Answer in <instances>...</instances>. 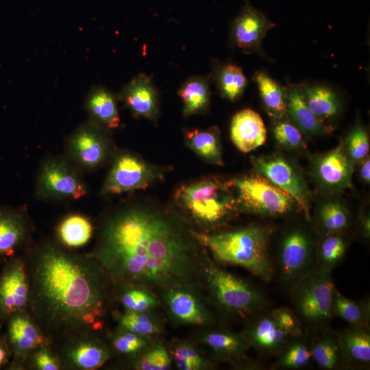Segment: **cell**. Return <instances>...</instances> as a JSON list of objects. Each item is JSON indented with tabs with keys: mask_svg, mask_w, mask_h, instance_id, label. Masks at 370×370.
I'll return each mask as SVG.
<instances>
[{
	"mask_svg": "<svg viewBox=\"0 0 370 370\" xmlns=\"http://www.w3.org/2000/svg\"><path fill=\"white\" fill-rule=\"evenodd\" d=\"M180 216L132 207L102 223L91 253L116 288L137 286L152 291L171 286L200 288L208 256Z\"/></svg>",
	"mask_w": 370,
	"mask_h": 370,
	"instance_id": "1",
	"label": "cell"
},
{
	"mask_svg": "<svg viewBox=\"0 0 370 370\" xmlns=\"http://www.w3.org/2000/svg\"><path fill=\"white\" fill-rule=\"evenodd\" d=\"M23 255L30 283L27 310L54 346L77 334L102 332L116 300L95 258L47 241L27 245Z\"/></svg>",
	"mask_w": 370,
	"mask_h": 370,
	"instance_id": "2",
	"label": "cell"
},
{
	"mask_svg": "<svg viewBox=\"0 0 370 370\" xmlns=\"http://www.w3.org/2000/svg\"><path fill=\"white\" fill-rule=\"evenodd\" d=\"M271 232L269 228L259 225L214 233L194 230L217 262L243 267L266 282L275 274L269 247Z\"/></svg>",
	"mask_w": 370,
	"mask_h": 370,
	"instance_id": "3",
	"label": "cell"
},
{
	"mask_svg": "<svg viewBox=\"0 0 370 370\" xmlns=\"http://www.w3.org/2000/svg\"><path fill=\"white\" fill-rule=\"evenodd\" d=\"M175 199L192 222L203 232L218 228L240 209L232 182L209 177L182 186Z\"/></svg>",
	"mask_w": 370,
	"mask_h": 370,
	"instance_id": "4",
	"label": "cell"
},
{
	"mask_svg": "<svg viewBox=\"0 0 370 370\" xmlns=\"http://www.w3.org/2000/svg\"><path fill=\"white\" fill-rule=\"evenodd\" d=\"M203 284L217 305L228 314L249 318L266 305L260 290L220 268L209 256L203 268Z\"/></svg>",
	"mask_w": 370,
	"mask_h": 370,
	"instance_id": "5",
	"label": "cell"
},
{
	"mask_svg": "<svg viewBox=\"0 0 370 370\" xmlns=\"http://www.w3.org/2000/svg\"><path fill=\"white\" fill-rule=\"evenodd\" d=\"M293 310L301 324L316 330L328 327L336 286L332 271L316 267L290 285Z\"/></svg>",
	"mask_w": 370,
	"mask_h": 370,
	"instance_id": "6",
	"label": "cell"
},
{
	"mask_svg": "<svg viewBox=\"0 0 370 370\" xmlns=\"http://www.w3.org/2000/svg\"><path fill=\"white\" fill-rule=\"evenodd\" d=\"M231 182L239 208L245 211L264 216H280L291 212L297 204L288 193L258 173Z\"/></svg>",
	"mask_w": 370,
	"mask_h": 370,
	"instance_id": "7",
	"label": "cell"
},
{
	"mask_svg": "<svg viewBox=\"0 0 370 370\" xmlns=\"http://www.w3.org/2000/svg\"><path fill=\"white\" fill-rule=\"evenodd\" d=\"M316 245L308 234L295 227L283 236L273 262L281 280L290 286L294 282L317 267Z\"/></svg>",
	"mask_w": 370,
	"mask_h": 370,
	"instance_id": "8",
	"label": "cell"
},
{
	"mask_svg": "<svg viewBox=\"0 0 370 370\" xmlns=\"http://www.w3.org/2000/svg\"><path fill=\"white\" fill-rule=\"evenodd\" d=\"M64 369L95 370L103 366L114 354L100 332L71 336L55 345Z\"/></svg>",
	"mask_w": 370,
	"mask_h": 370,
	"instance_id": "9",
	"label": "cell"
},
{
	"mask_svg": "<svg viewBox=\"0 0 370 370\" xmlns=\"http://www.w3.org/2000/svg\"><path fill=\"white\" fill-rule=\"evenodd\" d=\"M5 323V335L12 354L5 369L25 370L29 354L38 346L52 343L28 310L13 313Z\"/></svg>",
	"mask_w": 370,
	"mask_h": 370,
	"instance_id": "10",
	"label": "cell"
},
{
	"mask_svg": "<svg viewBox=\"0 0 370 370\" xmlns=\"http://www.w3.org/2000/svg\"><path fill=\"white\" fill-rule=\"evenodd\" d=\"M0 273V321L14 312L27 310L30 283L25 259L17 255L2 263Z\"/></svg>",
	"mask_w": 370,
	"mask_h": 370,
	"instance_id": "11",
	"label": "cell"
},
{
	"mask_svg": "<svg viewBox=\"0 0 370 370\" xmlns=\"http://www.w3.org/2000/svg\"><path fill=\"white\" fill-rule=\"evenodd\" d=\"M158 176L156 170L140 158L121 153L115 158L102 191L104 194L118 195L145 189Z\"/></svg>",
	"mask_w": 370,
	"mask_h": 370,
	"instance_id": "12",
	"label": "cell"
},
{
	"mask_svg": "<svg viewBox=\"0 0 370 370\" xmlns=\"http://www.w3.org/2000/svg\"><path fill=\"white\" fill-rule=\"evenodd\" d=\"M198 291L188 286H171L160 291L167 312L175 322L203 327L214 324V317Z\"/></svg>",
	"mask_w": 370,
	"mask_h": 370,
	"instance_id": "13",
	"label": "cell"
},
{
	"mask_svg": "<svg viewBox=\"0 0 370 370\" xmlns=\"http://www.w3.org/2000/svg\"><path fill=\"white\" fill-rule=\"evenodd\" d=\"M256 172L270 182L288 193L310 220L309 195L300 174L284 158L273 155L252 158Z\"/></svg>",
	"mask_w": 370,
	"mask_h": 370,
	"instance_id": "14",
	"label": "cell"
},
{
	"mask_svg": "<svg viewBox=\"0 0 370 370\" xmlns=\"http://www.w3.org/2000/svg\"><path fill=\"white\" fill-rule=\"evenodd\" d=\"M37 185L40 194L49 199L77 200L86 194L78 174L62 160H51L42 165Z\"/></svg>",
	"mask_w": 370,
	"mask_h": 370,
	"instance_id": "15",
	"label": "cell"
},
{
	"mask_svg": "<svg viewBox=\"0 0 370 370\" xmlns=\"http://www.w3.org/2000/svg\"><path fill=\"white\" fill-rule=\"evenodd\" d=\"M275 26L264 12L246 1L232 23L231 38L245 53H262V41Z\"/></svg>",
	"mask_w": 370,
	"mask_h": 370,
	"instance_id": "16",
	"label": "cell"
},
{
	"mask_svg": "<svg viewBox=\"0 0 370 370\" xmlns=\"http://www.w3.org/2000/svg\"><path fill=\"white\" fill-rule=\"evenodd\" d=\"M103 129L91 121L81 125L70 137L69 155L82 168L95 169L106 159L109 144Z\"/></svg>",
	"mask_w": 370,
	"mask_h": 370,
	"instance_id": "17",
	"label": "cell"
},
{
	"mask_svg": "<svg viewBox=\"0 0 370 370\" xmlns=\"http://www.w3.org/2000/svg\"><path fill=\"white\" fill-rule=\"evenodd\" d=\"M249 318L242 333L249 347L262 356L275 357L292 336L278 325L270 310L262 309Z\"/></svg>",
	"mask_w": 370,
	"mask_h": 370,
	"instance_id": "18",
	"label": "cell"
},
{
	"mask_svg": "<svg viewBox=\"0 0 370 370\" xmlns=\"http://www.w3.org/2000/svg\"><path fill=\"white\" fill-rule=\"evenodd\" d=\"M200 340L210 349L217 361L241 369H257L260 367L247 356L250 347L242 332L236 334L225 329L212 330L204 333Z\"/></svg>",
	"mask_w": 370,
	"mask_h": 370,
	"instance_id": "19",
	"label": "cell"
},
{
	"mask_svg": "<svg viewBox=\"0 0 370 370\" xmlns=\"http://www.w3.org/2000/svg\"><path fill=\"white\" fill-rule=\"evenodd\" d=\"M353 162L341 143L317 158L314 173L319 182L326 189L341 190L352 185Z\"/></svg>",
	"mask_w": 370,
	"mask_h": 370,
	"instance_id": "20",
	"label": "cell"
},
{
	"mask_svg": "<svg viewBox=\"0 0 370 370\" xmlns=\"http://www.w3.org/2000/svg\"><path fill=\"white\" fill-rule=\"evenodd\" d=\"M30 233L31 226L23 212L0 207V262L17 256L28 245Z\"/></svg>",
	"mask_w": 370,
	"mask_h": 370,
	"instance_id": "21",
	"label": "cell"
},
{
	"mask_svg": "<svg viewBox=\"0 0 370 370\" xmlns=\"http://www.w3.org/2000/svg\"><path fill=\"white\" fill-rule=\"evenodd\" d=\"M120 97L137 117L154 120L158 114V95L151 79L145 74L133 78L121 90Z\"/></svg>",
	"mask_w": 370,
	"mask_h": 370,
	"instance_id": "22",
	"label": "cell"
},
{
	"mask_svg": "<svg viewBox=\"0 0 370 370\" xmlns=\"http://www.w3.org/2000/svg\"><path fill=\"white\" fill-rule=\"evenodd\" d=\"M340 345L343 367L367 369L370 365L369 328L352 327L336 331Z\"/></svg>",
	"mask_w": 370,
	"mask_h": 370,
	"instance_id": "23",
	"label": "cell"
},
{
	"mask_svg": "<svg viewBox=\"0 0 370 370\" xmlns=\"http://www.w3.org/2000/svg\"><path fill=\"white\" fill-rule=\"evenodd\" d=\"M230 136L233 143L241 151L248 153L265 143L267 131L259 114L247 108L233 116Z\"/></svg>",
	"mask_w": 370,
	"mask_h": 370,
	"instance_id": "24",
	"label": "cell"
},
{
	"mask_svg": "<svg viewBox=\"0 0 370 370\" xmlns=\"http://www.w3.org/2000/svg\"><path fill=\"white\" fill-rule=\"evenodd\" d=\"M286 112L295 126L307 134H323L332 130L309 108L300 84H289L286 87Z\"/></svg>",
	"mask_w": 370,
	"mask_h": 370,
	"instance_id": "25",
	"label": "cell"
},
{
	"mask_svg": "<svg viewBox=\"0 0 370 370\" xmlns=\"http://www.w3.org/2000/svg\"><path fill=\"white\" fill-rule=\"evenodd\" d=\"M310 336L312 358L324 370L343 367L340 345L336 334L328 327L313 330Z\"/></svg>",
	"mask_w": 370,
	"mask_h": 370,
	"instance_id": "26",
	"label": "cell"
},
{
	"mask_svg": "<svg viewBox=\"0 0 370 370\" xmlns=\"http://www.w3.org/2000/svg\"><path fill=\"white\" fill-rule=\"evenodd\" d=\"M300 86L308 106L320 120L324 122L339 114L340 99L332 88L319 84L304 83Z\"/></svg>",
	"mask_w": 370,
	"mask_h": 370,
	"instance_id": "27",
	"label": "cell"
},
{
	"mask_svg": "<svg viewBox=\"0 0 370 370\" xmlns=\"http://www.w3.org/2000/svg\"><path fill=\"white\" fill-rule=\"evenodd\" d=\"M86 109L92 121L104 129H115L120 116L114 96L103 88H95L88 95Z\"/></svg>",
	"mask_w": 370,
	"mask_h": 370,
	"instance_id": "28",
	"label": "cell"
},
{
	"mask_svg": "<svg viewBox=\"0 0 370 370\" xmlns=\"http://www.w3.org/2000/svg\"><path fill=\"white\" fill-rule=\"evenodd\" d=\"M263 106L275 120L285 118L286 112V87L281 85L264 71L254 75Z\"/></svg>",
	"mask_w": 370,
	"mask_h": 370,
	"instance_id": "29",
	"label": "cell"
},
{
	"mask_svg": "<svg viewBox=\"0 0 370 370\" xmlns=\"http://www.w3.org/2000/svg\"><path fill=\"white\" fill-rule=\"evenodd\" d=\"M93 234L90 220L79 214H72L64 217L56 228V238L61 246L74 249L86 245Z\"/></svg>",
	"mask_w": 370,
	"mask_h": 370,
	"instance_id": "30",
	"label": "cell"
},
{
	"mask_svg": "<svg viewBox=\"0 0 370 370\" xmlns=\"http://www.w3.org/2000/svg\"><path fill=\"white\" fill-rule=\"evenodd\" d=\"M185 141L194 152L207 162L223 165L219 132L217 127L190 130L186 133Z\"/></svg>",
	"mask_w": 370,
	"mask_h": 370,
	"instance_id": "31",
	"label": "cell"
},
{
	"mask_svg": "<svg viewBox=\"0 0 370 370\" xmlns=\"http://www.w3.org/2000/svg\"><path fill=\"white\" fill-rule=\"evenodd\" d=\"M310 336L304 332L292 336L284 349L275 356L272 369H301L312 360Z\"/></svg>",
	"mask_w": 370,
	"mask_h": 370,
	"instance_id": "32",
	"label": "cell"
},
{
	"mask_svg": "<svg viewBox=\"0 0 370 370\" xmlns=\"http://www.w3.org/2000/svg\"><path fill=\"white\" fill-rule=\"evenodd\" d=\"M331 311L332 317L341 318L347 322L349 326L369 328V300L350 299L341 294L336 288L333 293Z\"/></svg>",
	"mask_w": 370,
	"mask_h": 370,
	"instance_id": "33",
	"label": "cell"
},
{
	"mask_svg": "<svg viewBox=\"0 0 370 370\" xmlns=\"http://www.w3.org/2000/svg\"><path fill=\"white\" fill-rule=\"evenodd\" d=\"M112 315L118 328L139 336L150 337L162 332V325L158 317L151 310L132 312L112 310Z\"/></svg>",
	"mask_w": 370,
	"mask_h": 370,
	"instance_id": "34",
	"label": "cell"
},
{
	"mask_svg": "<svg viewBox=\"0 0 370 370\" xmlns=\"http://www.w3.org/2000/svg\"><path fill=\"white\" fill-rule=\"evenodd\" d=\"M178 94L183 102L184 116L201 113L208 107L210 92L208 81L205 77L188 78L179 89Z\"/></svg>",
	"mask_w": 370,
	"mask_h": 370,
	"instance_id": "35",
	"label": "cell"
},
{
	"mask_svg": "<svg viewBox=\"0 0 370 370\" xmlns=\"http://www.w3.org/2000/svg\"><path fill=\"white\" fill-rule=\"evenodd\" d=\"M341 233L323 234L320 243L316 246L317 267L332 271L341 262L347 247Z\"/></svg>",
	"mask_w": 370,
	"mask_h": 370,
	"instance_id": "36",
	"label": "cell"
},
{
	"mask_svg": "<svg viewBox=\"0 0 370 370\" xmlns=\"http://www.w3.org/2000/svg\"><path fill=\"white\" fill-rule=\"evenodd\" d=\"M214 79L221 95L232 101L242 95L247 84L242 69L231 63L219 66L214 73Z\"/></svg>",
	"mask_w": 370,
	"mask_h": 370,
	"instance_id": "37",
	"label": "cell"
},
{
	"mask_svg": "<svg viewBox=\"0 0 370 370\" xmlns=\"http://www.w3.org/2000/svg\"><path fill=\"white\" fill-rule=\"evenodd\" d=\"M116 300L123 310L132 312L149 311L160 305L153 291L137 286H127L115 289Z\"/></svg>",
	"mask_w": 370,
	"mask_h": 370,
	"instance_id": "38",
	"label": "cell"
},
{
	"mask_svg": "<svg viewBox=\"0 0 370 370\" xmlns=\"http://www.w3.org/2000/svg\"><path fill=\"white\" fill-rule=\"evenodd\" d=\"M106 338L114 353L130 357L135 356L149 346L151 338L139 336L127 330L117 328L106 333Z\"/></svg>",
	"mask_w": 370,
	"mask_h": 370,
	"instance_id": "39",
	"label": "cell"
},
{
	"mask_svg": "<svg viewBox=\"0 0 370 370\" xmlns=\"http://www.w3.org/2000/svg\"><path fill=\"white\" fill-rule=\"evenodd\" d=\"M169 353L175 367L180 370L208 369L213 367L188 341L175 343Z\"/></svg>",
	"mask_w": 370,
	"mask_h": 370,
	"instance_id": "40",
	"label": "cell"
},
{
	"mask_svg": "<svg viewBox=\"0 0 370 370\" xmlns=\"http://www.w3.org/2000/svg\"><path fill=\"white\" fill-rule=\"evenodd\" d=\"M151 345L130 357V367L138 370L169 369L172 362L169 352L162 345Z\"/></svg>",
	"mask_w": 370,
	"mask_h": 370,
	"instance_id": "41",
	"label": "cell"
},
{
	"mask_svg": "<svg viewBox=\"0 0 370 370\" xmlns=\"http://www.w3.org/2000/svg\"><path fill=\"white\" fill-rule=\"evenodd\" d=\"M318 221L323 234L343 232L349 225V215L339 203L328 202L321 208Z\"/></svg>",
	"mask_w": 370,
	"mask_h": 370,
	"instance_id": "42",
	"label": "cell"
},
{
	"mask_svg": "<svg viewBox=\"0 0 370 370\" xmlns=\"http://www.w3.org/2000/svg\"><path fill=\"white\" fill-rule=\"evenodd\" d=\"M26 369L62 370L64 367L60 355L52 343L42 344L28 356Z\"/></svg>",
	"mask_w": 370,
	"mask_h": 370,
	"instance_id": "43",
	"label": "cell"
},
{
	"mask_svg": "<svg viewBox=\"0 0 370 370\" xmlns=\"http://www.w3.org/2000/svg\"><path fill=\"white\" fill-rule=\"evenodd\" d=\"M273 132L276 141L284 147L289 149L306 147L299 128L285 118L275 120Z\"/></svg>",
	"mask_w": 370,
	"mask_h": 370,
	"instance_id": "44",
	"label": "cell"
},
{
	"mask_svg": "<svg viewBox=\"0 0 370 370\" xmlns=\"http://www.w3.org/2000/svg\"><path fill=\"white\" fill-rule=\"evenodd\" d=\"M347 152L353 162L365 158L369 151V137L366 130L360 124L352 129L346 138Z\"/></svg>",
	"mask_w": 370,
	"mask_h": 370,
	"instance_id": "45",
	"label": "cell"
},
{
	"mask_svg": "<svg viewBox=\"0 0 370 370\" xmlns=\"http://www.w3.org/2000/svg\"><path fill=\"white\" fill-rule=\"evenodd\" d=\"M270 312L278 325L288 335L297 336L304 332L302 324L293 309L282 306L273 308Z\"/></svg>",
	"mask_w": 370,
	"mask_h": 370,
	"instance_id": "46",
	"label": "cell"
},
{
	"mask_svg": "<svg viewBox=\"0 0 370 370\" xmlns=\"http://www.w3.org/2000/svg\"><path fill=\"white\" fill-rule=\"evenodd\" d=\"M12 357L5 334H0V369L6 367Z\"/></svg>",
	"mask_w": 370,
	"mask_h": 370,
	"instance_id": "47",
	"label": "cell"
},
{
	"mask_svg": "<svg viewBox=\"0 0 370 370\" xmlns=\"http://www.w3.org/2000/svg\"><path fill=\"white\" fill-rule=\"evenodd\" d=\"M360 169V175L361 178L366 182L369 183L370 181V160L369 157H366L363 159Z\"/></svg>",
	"mask_w": 370,
	"mask_h": 370,
	"instance_id": "48",
	"label": "cell"
},
{
	"mask_svg": "<svg viewBox=\"0 0 370 370\" xmlns=\"http://www.w3.org/2000/svg\"><path fill=\"white\" fill-rule=\"evenodd\" d=\"M245 1H248V0H245Z\"/></svg>",
	"mask_w": 370,
	"mask_h": 370,
	"instance_id": "49",
	"label": "cell"
}]
</instances>
